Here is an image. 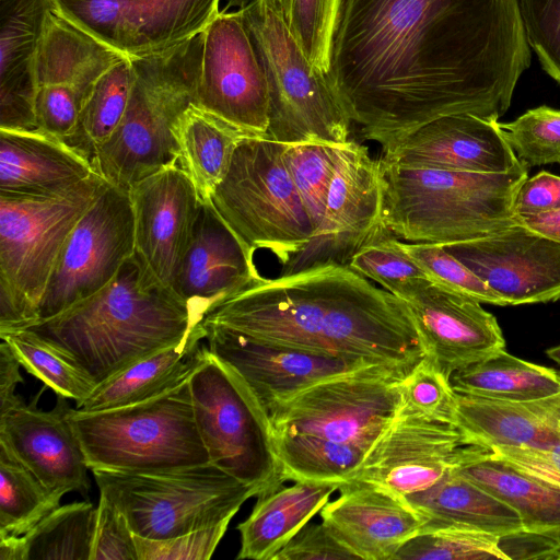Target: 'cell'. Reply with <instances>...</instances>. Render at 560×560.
I'll list each match as a JSON object with an SVG mask.
<instances>
[{
  "instance_id": "4",
  "label": "cell",
  "mask_w": 560,
  "mask_h": 560,
  "mask_svg": "<svg viewBox=\"0 0 560 560\" xmlns=\"http://www.w3.org/2000/svg\"><path fill=\"white\" fill-rule=\"evenodd\" d=\"M383 213L394 236L451 244L493 235L515 222L513 200L528 177L521 164L505 173L450 171L380 159Z\"/></svg>"
},
{
  "instance_id": "19",
  "label": "cell",
  "mask_w": 560,
  "mask_h": 560,
  "mask_svg": "<svg viewBox=\"0 0 560 560\" xmlns=\"http://www.w3.org/2000/svg\"><path fill=\"white\" fill-rule=\"evenodd\" d=\"M505 305L560 300V242L514 222L481 238L442 245Z\"/></svg>"
},
{
  "instance_id": "47",
  "label": "cell",
  "mask_w": 560,
  "mask_h": 560,
  "mask_svg": "<svg viewBox=\"0 0 560 560\" xmlns=\"http://www.w3.org/2000/svg\"><path fill=\"white\" fill-rule=\"evenodd\" d=\"M520 8L528 45L560 83V0H520Z\"/></svg>"
},
{
  "instance_id": "24",
  "label": "cell",
  "mask_w": 560,
  "mask_h": 560,
  "mask_svg": "<svg viewBox=\"0 0 560 560\" xmlns=\"http://www.w3.org/2000/svg\"><path fill=\"white\" fill-rule=\"evenodd\" d=\"M320 510L324 522L359 560H394L425 523L407 498L382 486L347 481Z\"/></svg>"
},
{
  "instance_id": "48",
  "label": "cell",
  "mask_w": 560,
  "mask_h": 560,
  "mask_svg": "<svg viewBox=\"0 0 560 560\" xmlns=\"http://www.w3.org/2000/svg\"><path fill=\"white\" fill-rule=\"evenodd\" d=\"M231 521L167 539L135 535L138 560H207L214 552Z\"/></svg>"
},
{
  "instance_id": "54",
  "label": "cell",
  "mask_w": 560,
  "mask_h": 560,
  "mask_svg": "<svg viewBox=\"0 0 560 560\" xmlns=\"http://www.w3.org/2000/svg\"><path fill=\"white\" fill-rule=\"evenodd\" d=\"M491 454L560 488V439L544 448L503 447L491 451Z\"/></svg>"
},
{
  "instance_id": "1",
  "label": "cell",
  "mask_w": 560,
  "mask_h": 560,
  "mask_svg": "<svg viewBox=\"0 0 560 560\" xmlns=\"http://www.w3.org/2000/svg\"><path fill=\"white\" fill-rule=\"evenodd\" d=\"M529 65L520 0H341L328 80L383 151L443 116L498 120Z\"/></svg>"
},
{
  "instance_id": "45",
  "label": "cell",
  "mask_w": 560,
  "mask_h": 560,
  "mask_svg": "<svg viewBox=\"0 0 560 560\" xmlns=\"http://www.w3.org/2000/svg\"><path fill=\"white\" fill-rule=\"evenodd\" d=\"M498 126L520 162L527 167L560 164V110L539 106Z\"/></svg>"
},
{
  "instance_id": "25",
  "label": "cell",
  "mask_w": 560,
  "mask_h": 560,
  "mask_svg": "<svg viewBox=\"0 0 560 560\" xmlns=\"http://www.w3.org/2000/svg\"><path fill=\"white\" fill-rule=\"evenodd\" d=\"M498 121L474 114L443 116L383 150L382 158L450 171L505 173L522 162Z\"/></svg>"
},
{
  "instance_id": "43",
  "label": "cell",
  "mask_w": 560,
  "mask_h": 560,
  "mask_svg": "<svg viewBox=\"0 0 560 560\" xmlns=\"http://www.w3.org/2000/svg\"><path fill=\"white\" fill-rule=\"evenodd\" d=\"M340 145L324 142L285 144L284 159L310 215L314 235L324 215Z\"/></svg>"
},
{
  "instance_id": "31",
  "label": "cell",
  "mask_w": 560,
  "mask_h": 560,
  "mask_svg": "<svg viewBox=\"0 0 560 560\" xmlns=\"http://www.w3.org/2000/svg\"><path fill=\"white\" fill-rule=\"evenodd\" d=\"M339 482L299 480L257 498L248 517L237 525L236 559L272 560L338 490Z\"/></svg>"
},
{
  "instance_id": "58",
  "label": "cell",
  "mask_w": 560,
  "mask_h": 560,
  "mask_svg": "<svg viewBox=\"0 0 560 560\" xmlns=\"http://www.w3.org/2000/svg\"><path fill=\"white\" fill-rule=\"evenodd\" d=\"M546 354L560 366V345L547 349Z\"/></svg>"
},
{
  "instance_id": "50",
  "label": "cell",
  "mask_w": 560,
  "mask_h": 560,
  "mask_svg": "<svg viewBox=\"0 0 560 560\" xmlns=\"http://www.w3.org/2000/svg\"><path fill=\"white\" fill-rule=\"evenodd\" d=\"M86 98L66 86H39L35 98L37 130L65 142L75 132Z\"/></svg>"
},
{
  "instance_id": "30",
  "label": "cell",
  "mask_w": 560,
  "mask_h": 560,
  "mask_svg": "<svg viewBox=\"0 0 560 560\" xmlns=\"http://www.w3.org/2000/svg\"><path fill=\"white\" fill-rule=\"evenodd\" d=\"M202 324L177 345L148 355L95 386L75 406L91 412L140 404L159 397L185 383L208 349Z\"/></svg>"
},
{
  "instance_id": "6",
  "label": "cell",
  "mask_w": 560,
  "mask_h": 560,
  "mask_svg": "<svg viewBox=\"0 0 560 560\" xmlns=\"http://www.w3.org/2000/svg\"><path fill=\"white\" fill-rule=\"evenodd\" d=\"M107 185L95 172L56 195H0V334L37 320L69 234Z\"/></svg>"
},
{
  "instance_id": "27",
  "label": "cell",
  "mask_w": 560,
  "mask_h": 560,
  "mask_svg": "<svg viewBox=\"0 0 560 560\" xmlns=\"http://www.w3.org/2000/svg\"><path fill=\"white\" fill-rule=\"evenodd\" d=\"M451 422L488 451L544 448L560 439V395L511 401L455 393Z\"/></svg>"
},
{
  "instance_id": "46",
  "label": "cell",
  "mask_w": 560,
  "mask_h": 560,
  "mask_svg": "<svg viewBox=\"0 0 560 560\" xmlns=\"http://www.w3.org/2000/svg\"><path fill=\"white\" fill-rule=\"evenodd\" d=\"M406 253L429 278L480 303L504 306L501 299L442 245L401 242Z\"/></svg>"
},
{
  "instance_id": "21",
  "label": "cell",
  "mask_w": 560,
  "mask_h": 560,
  "mask_svg": "<svg viewBox=\"0 0 560 560\" xmlns=\"http://www.w3.org/2000/svg\"><path fill=\"white\" fill-rule=\"evenodd\" d=\"M202 326L208 349L245 380L268 413L324 380L380 365L265 341L220 326Z\"/></svg>"
},
{
  "instance_id": "38",
  "label": "cell",
  "mask_w": 560,
  "mask_h": 560,
  "mask_svg": "<svg viewBox=\"0 0 560 560\" xmlns=\"http://www.w3.org/2000/svg\"><path fill=\"white\" fill-rule=\"evenodd\" d=\"M95 522L96 508L89 501L57 508L20 536L24 560H90Z\"/></svg>"
},
{
  "instance_id": "7",
  "label": "cell",
  "mask_w": 560,
  "mask_h": 560,
  "mask_svg": "<svg viewBox=\"0 0 560 560\" xmlns=\"http://www.w3.org/2000/svg\"><path fill=\"white\" fill-rule=\"evenodd\" d=\"M68 418L91 470L147 474L210 463L188 380L131 406L91 412L70 408Z\"/></svg>"
},
{
  "instance_id": "59",
  "label": "cell",
  "mask_w": 560,
  "mask_h": 560,
  "mask_svg": "<svg viewBox=\"0 0 560 560\" xmlns=\"http://www.w3.org/2000/svg\"><path fill=\"white\" fill-rule=\"evenodd\" d=\"M340 1L341 0H330V9H331L334 22H336V18H337V13H338Z\"/></svg>"
},
{
  "instance_id": "52",
  "label": "cell",
  "mask_w": 560,
  "mask_h": 560,
  "mask_svg": "<svg viewBox=\"0 0 560 560\" xmlns=\"http://www.w3.org/2000/svg\"><path fill=\"white\" fill-rule=\"evenodd\" d=\"M272 560H359L322 522L306 524Z\"/></svg>"
},
{
  "instance_id": "15",
  "label": "cell",
  "mask_w": 560,
  "mask_h": 560,
  "mask_svg": "<svg viewBox=\"0 0 560 560\" xmlns=\"http://www.w3.org/2000/svg\"><path fill=\"white\" fill-rule=\"evenodd\" d=\"M195 104L250 137L266 138L269 91L242 10H222L202 32Z\"/></svg>"
},
{
  "instance_id": "10",
  "label": "cell",
  "mask_w": 560,
  "mask_h": 560,
  "mask_svg": "<svg viewBox=\"0 0 560 560\" xmlns=\"http://www.w3.org/2000/svg\"><path fill=\"white\" fill-rule=\"evenodd\" d=\"M269 91L266 139L283 144L348 142L352 120L328 77L261 0L242 10Z\"/></svg>"
},
{
  "instance_id": "18",
  "label": "cell",
  "mask_w": 560,
  "mask_h": 560,
  "mask_svg": "<svg viewBox=\"0 0 560 560\" xmlns=\"http://www.w3.org/2000/svg\"><path fill=\"white\" fill-rule=\"evenodd\" d=\"M133 213V257L154 283L171 289L189 248L202 201L177 161L128 190Z\"/></svg>"
},
{
  "instance_id": "55",
  "label": "cell",
  "mask_w": 560,
  "mask_h": 560,
  "mask_svg": "<svg viewBox=\"0 0 560 560\" xmlns=\"http://www.w3.org/2000/svg\"><path fill=\"white\" fill-rule=\"evenodd\" d=\"M21 363L7 341L0 343V410L13 405L20 397L15 394L19 384L23 383L20 373Z\"/></svg>"
},
{
  "instance_id": "34",
  "label": "cell",
  "mask_w": 560,
  "mask_h": 560,
  "mask_svg": "<svg viewBox=\"0 0 560 560\" xmlns=\"http://www.w3.org/2000/svg\"><path fill=\"white\" fill-rule=\"evenodd\" d=\"M407 500L424 515V524L468 526L501 538L524 532L511 506L452 469L433 487Z\"/></svg>"
},
{
  "instance_id": "22",
  "label": "cell",
  "mask_w": 560,
  "mask_h": 560,
  "mask_svg": "<svg viewBox=\"0 0 560 560\" xmlns=\"http://www.w3.org/2000/svg\"><path fill=\"white\" fill-rule=\"evenodd\" d=\"M254 252L211 201L201 203L191 243L171 287L188 306L195 325L202 324L213 307L264 278Z\"/></svg>"
},
{
  "instance_id": "11",
  "label": "cell",
  "mask_w": 560,
  "mask_h": 560,
  "mask_svg": "<svg viewBox=\"0 0 560 560\" xmlns=\"http://www.w3.org/2000/svg\"><path fill=\"white\" fill-rule=\"evenodd\" d=\"M100 494L125 515L132 533L167 539L231 521L254 488L211 463L188 468L126 474L92 470Z\"/></svg>"
},
{
  "instance_id": "53",
  "label": "cell",
  "mask_w": 560,
  "mask_h": 560,
  "mask_svg": "<svg viewBox=\"0 0 560 560\" xmlns=\"http://www.w3.org/2000/svg\"><path fill=\"white\" fill-rule=\"evenodd\" d=\"M560 209V176L541 171L527 177L513 200L515 218L534 217Z\"/></svg>"
},
{
  "instance_id": "5",
  "label": "cell",
  "mask_w": 560,
  "mask_h": 560,
  "mask_svg": "<svg viewBox=\"0 0 560 560\" xmlns=\"http://www.w3.org/2000/svg\"><path fill=\"white\" fill-rule=\"evenodd\" d=\"M202 40L201 32L166 50L129 58L133 83L128 107L91 160L94 171L109 185L128 191L177 161L173 126L196 102Z\"/></svg>"
},
{
  "instance_id": "17",
  "label": "cell",
  "mask_w": 560,
  "mask_h": 560,
  "mask_svg": "<svg viewBox=\"0 0 560 560\" xmlns=\"http://www.w3.org/2000/svg\"><path fill=\"white\" fill-rule=\"evenodd\" d=\"M470 445L453 422L404 400L347 481L375 483L408 498L438 483Z\"/></svg>"
},
{
  "instance_id": "51",
  "label": "cell",
  "mask_w": 560,
  "mask_h": 560,
  "mask_svg": "<svg viewBox=\"0 0 560 560\" xmlns=\"http://www.w3.org/2000/svg\"><path fill=\"white\" fill-rule=\"evenodd\" d=\"M90 560H138L135 534L125 515L102 494Z\"/></svg>"
},
{
  "instance_id": "40",
  "label": "cell",
  "mask_w": 560,
  "mask_h": 560,
  "mask_svg": "<svg viewBox=\"0 0 560 560\" xmlns=\"http://www.w3.org/2000/svg\"><path fill=\"white\" fill-rule=\"evenodd\" d=\"M509 560L501 537L468 526L424 524L394 560Z\"/></svg>"
},
{
  "instance_id": "41",
  "label": "cell",
  "mask_w": 560,
  "mask_h": 560,
  "mask_svg": "<svg viewBox=\"0 0 560 560\" xmlns=\"http://www.w3.org/2000/svg\"><path fill=\"white\" fill-rule=\"evenodd\" d=\"M28 373L50 387L56 395L85 400L95 386L70 362L34 334L18 329L0 334Z\"/></svg>"
},
{
  "instance_id": "28",
  "label": "cell",
  "mask_w": 560,
  "mask_h": 560,
  "mask_svg": "<svg viewBox=\"0 0 560 560\" xmlns=\"http://www.w3.org/2000/svg\"><path fill=\"white\" fill-rule=\"evenodd\" d=\"M93 173L91 159L57 137L0 130V195H56Z\"/></svg>"
},
{
  "instance_id": "9",
  "label": "cell",
  "mask_w": 560,
  "mask_h": 560,
  "mask_svg": "<svg viewBox=\"0 0 560 560\" xmlns=\"http://www.w3.org/2000/svg\"><path fill=\"white\" fill-rule=\"evenodd\" d=\"M210 463L261 497L282 487L270 416L245 380L209 349L188 377Z\"/></svg>"
},
{
  "instance_id": "57",
  "label": "cell",
  "mask_w": 560,
  "mask_h": 560,
  "mask_svg": "<svg viewBox=\"0 0 560 560\" xmlns=\"http://www.w3.org/2000/svg\"><path fill=\"white\" fill-rule=\"evenodd\" d=\"M259 0H228V3L224 8V10H228L230 8H236L237 10H243L254 3H256Z\"/></svg>"
},
{
  "instance_id": "42",
  "label": "cell",
  "mask_w": 560,
  "mask_h": 560,
  "mask_svg": "<svg viewBox=\"0 0 560 560\" xmlns=\"http://www.w3.org/2000/svg\"><path fill=\"white\" fill-rule=\"evenodd\" d=\"M285 24L311 63L328 77L334 18L330 0H261Z\"/></svg>"
},
{
  "instance_id": "12",
  "label": "cell",
  "mask_w": 560,
  "mask_h": 560,
  "mask_svg": "<svg viewBox=\"0 0 560 560\" xmlns=\"http://www.w3.org/2000/svg\"><path fill=\"white\" fill-rule=\"evenodd\" d=\"M411 371L368 365L324 380L276 406L269 413L272 428L369 451L402 406V384Z\"/></svg>"
},
{
  "instance_id": "13",
  "label": "cell",
  "mask_w": 560,
  "mask_h": 560,
  "mask_svg": "<svg viewBox=\"0 0 560 560\" xmlns=\"http://www.w3.org/2000/svg\"><path fill=\"white\" fill-rule=\"evenodd\" d=\"M135 252L129 192L107 185L69 234L38 310L48 319L107 285Z\"/></svg>"
},
{
  "instance_id": "44",
  "label": "cell",
  "mask_w": 560,
  "mask_h": 560,
  "mask_svg": "<svg viewBox=\"0 0 560 560\" xmlns=\"http://www.w3.org/2000/svg\"><path fill=\"white\" fill-rule=\"evenodd\" d=\"M399 300L424 280L425 271L406 253L401 241L388 233L361 248L348 265Z\"/></svg>"
},
{
  "instance_id": "37",
  "label": "cell",
  "mask_w": 560,
  "mask_h": 560,
  "mask_svg": "<svg viewBox=\"0 0 560 560\" xmlns=\"http://www.w3.org/2000/svg\"><path fill=\"white\" fill-rule=\"evenodd\" d=\"M62 497L0 444V537L27 534L60 506Z\"/></svg>"
},
{
  "instance_id": "56",
  "label": "cell",
  "mask_w": 560,
  "mask_h": 560,
  "mask_svg": "<svg viewBox=\"0 0 560 560\" xmlns=\"http://www.w3.org/2000/svg\"><path fill=\"white\" fill-rule=\"evenodd\" d=\"M515 221L560 242V209L534 217L515 218Z\"/></svg>"
},
{
  "instance_id": "29",
  "label": "cell",
  "mask_w": 560,
  "mask_h": 560,
  "mask_svg": "<svg viewBox=\"0 0 560 560\" xmlns=\"http://www.w3.org/2000/svg\"><path fill=\"white\" fill-rule=\"evenodd\" d=\"M452 470L475 482L520 516L523 530L560 548V488L534 477L490 451L472 446Z\"/></svg>"
},
{
  "instance_id": "3",
  "label": "cell",
  "mask_w": 560,
  "mask_h": 560,
  "mask_svg": "<svg viewBox=\"0 0 560 560\" xmlns=\"http://www.w3.org/2000/svg\"><path fill=\"white\" fill-rule=\"evenodd\" d=\"M188 306L151 281L133 255L96 293L22 329L34 334L94 386L194 330Z\"/></svg>"
},
{
  "instance_id": "36",
  "label": "cell",
  "mask_w": 560,
  "mask_h": 560,
  "mask_svg": "<svg viewBox=\"0 0 560 560\" xmlns=\"http://www.w3.org/2000/svg\"><path fill=\"white\" fill-rule=\"evenodd\" d=\"M277 456L284 481L346 482L368 450L322 436L273 430Z\"/></svg>"
},
{
  "instance_id": "49",
  "label": "cell",
  "mask_w": 560,
  "mask_h": 560,
  "mask_svg": "<svg viewBox=\"0 0 560 560\" xmlns=\"http://www.w3.org/2000/svg\"><path fill=\"white\" fill-rule=\"evenodd\" d=\"M404 400L412 408L432 417L451 421L455 392L425 357L412 369L402 384Z\"/></svg>"
},
{
  "instance_id": "20",
  "label": "cell",
  "mask_w": 560,
  "mask_h": 560,
  "mask_svg": "<svg viewBox=\"0 0 560 560\" xmlns=\"http://www.w3.org/2000/svg\"><path fill=\"white\" fill-rule=\"evenodd\" d=\"M400 300L418 329L424 357L447 378L505 349L497 318L475 299L428 279Z\"/></svg>"
},
{
  "instance_id": "23",
  "label": "cell",
  "mask_w": 560,
  "mask_h": 560,
  "mask_svg": "<svg viewBox=\"0 0 560 560\" xmlns=\"http://www.w3.org/2000/svg\"><path fill=\"white\" fill-rule=\"evenodd\" d=\"M67 397L57 395L54 409L19 398L0 410V444L9 450L50 491L65 495L90 489L88 463L68 418Z\"/></svg>"
},
{
  "instance_id": "35",
  "label": "cell",
  "mask_w": 560,
  "mask_h": 560,
  "mask_svg": "<svg viewBox=\"0 0 560 560\" xmlns=\"http://www.w3.org/2000/svg\"><path fill=\"white\" fill-rule=\"evenodd\" d=\"M450 382L457 394L500 400L533 401L560 395V372L505 349L454 372Z\"/></svg>"
},
{
  "instance_id": "14",
  "label": "cell",
  "mask_w": 560,
  "mask_h": 560,
  "mask_svg": "<svg viewBox=\"0 0 560 560\" xmlns=\"http://www.w3.org/2000/svg\"><path fill=\"white\" fill-rule=\"evenodd\" d=\"M383 202L380 159L353 140L341 144L319 228L280 275L323 264L348 266L361 248L392 233L384 222Z\"/></svg>"
},
{
  "instance_id": "8",
  "label": "cell",
  "mask_w": 560,
  "mask_h": 560,
  "mask_svg": "<svg viewBox=\"0 0 560 560\" xmlns=\"http://www.w3.org/2000/svg\"><path fill=\"white\" fill-rule=\"evenodd\" d=\"M284 149L266 138H245L210 200L244 243L269 250L282 268L314 235Z\"/></svg>"
},
{
  "instance_id": "39",
  "label": "cell",
  "mask_w": 560,
  "mask_h": 560,
  "mask_svg": "<svg viewBox=\"0 0 560 560\" xmlns=\"http://www.w3.org/2000/svg\"><path fill=\"white\" fill-rule=\"evenodd\" d=\"M133 83L131 60L116 62L97 82L88 100L73 136L66 142L88 155L108 140L120 124Z\"/></svg>"
},
{
  "instance_id": "16",
  "label": "cell",
  "mask_w": 560,
  "mask_h": 560,
  "mask_svg": "<svg viewBox=\"0 0 560 560\" xmlns=\"http://www.w3.org/2000/svg\"><path fill=\"white\" fill-rule=\"evenodd\" d=\"M51 1L63 18L130 59L192 38L220 12V0Z\"/></svg>"
},
{
  "instance_id": "2",
  "label": "cell",
  "mask_w": 560,
  "mask_h": 560,
  "mask_svg": "<svg viewBox=\"0 0 560 560\" xmlns=\"http://www.w3.org/2000/svg\"><path fill=\"white\" fill-rule=\"evenodd\" d=\"M202 324L343 360L408 370L425 355L406 304L338 264L262 278L213 307Z\"/></svg>"
},
{
  "instance_id": "26",
  "label": "cell",
  "mask_w": 560,
  "mask_h": 560,
  "mask_svg": "<svg viewBox=\"0 0 560 560\" xmlns=\"http://www.w3.org/2000/svg\"><path fill=\"white\" fill-rule=\"evenodd\" d=\"M51 0H0V130H36L35 66Z\"/></svg>"
},
{
  "instance_id": "32",
  "label": "cell",
  "mask_w": 560,
  "mask_h": 560,
  "mask_svg": "<svg viewBox=\"0 0 560 560\" xmlns=\"http://www.w3.org/2000/svg\"><path fill=\"white\" fill-rule=\"evenodd\" d=\"M127 58L79 28L54 8L47 14L38 46L36 86H66L90 98L98 80Z\"/></svg>"
},
{
  "instance_id": "33",
  "label": "cell",
  "mask_w": 560,
  "mask_h": 560,
  "mask_svg": "<svg viewBox=\"0 0 560 560\" xmlns=\"http://www.w3.org/2000/svg\"><path fill=\"white\" fill-rule=\"evenodd\" d=\"M177 163L209 202L225 177L238 144L250 137L242 129L191 103L173 126Z\"/></svg>"
}]
</instances>
